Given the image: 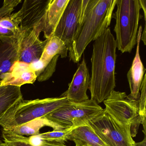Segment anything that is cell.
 I'll list each match as a JSON object with an SVG mask.
<instances>
[{"label": "cell", "mask_w": 146, "mask_h": 146, "mask_svg": "<svg viewBox=\"0 0 146 146\" xmlns=\"http://www.w3.org/2000/svg\"><path fill=\"white\" fill-rule=\"evenodd\" d=\"M0 146H5V143L1 141H0Z\"/></svg>", "instance_id": "obj_27"}, {"label": "cell", "mask_w": 146, "mask_h": 146, "mask_svg": "<svg viewBox=\"0 0 146 146\" xmlns=\"http://www.w3.org/2000/svg\"><path fill=\"white\" fill-rule=\"evenodd\" d=\"M106 111L120 123L131 125L146 121L139 115V101L131 99L125 92L113 90L103 102Z\"/></svg>", "instance_id": "obj_7"}, {"label": "cell", "mask_w": 146, "mask_h": 146, "mask_svg": "<svg viewBox=\"0 0 146 146\" xmlns=\"http://www.w3.org/2000/svg\"><path fill=\"white\" fill-rule=\"evenodd\" d=\"M68 52V48L64 42L58 37L53 36L48 39L38 61L46 67L56 55H59L62 58H66Z\"/></svg>", "instance_id": "obj_18"}, {"label": "cell", "mask_w": 146, "mask_h": 146, "mask_svg": "<svg viewBox=\"0 0 146 146\" xmlns=\"http://www.w3.org/2000/svg\"><path fill=\"white\" fill-rule=\"evenodd\" d=\"M90 82V76L84 57L73 76L69 88L61 96L72 103H80L89 100L87 94Z\"/></svg>", "instance_id": "obj_11"}, {"label": "cell", "mask_w": 146, "mask_h": 146, "mask_svg": "<svg viewBox=\"0 0 146 146\" xmlns=\"http://www.w3.org/2000/svg\"><path fill=\"white\" fill-rule=\"evenodd\" d=\"M135 146H146V137L144 136V139L140 142L135 143Z\"/></svg>", "instance_id": "obj_25"}, {"label": "cell", "mask_w": 146, "mask_h": 146, "mask_svg": "<svg viewBox=\"0 0 146 146\" xmlns=\"http://www.w3.org/2000/svg\"><path fill=\"white\" fill-rule=\"evenodd\" d=\"M104 109L93 100L80 103H70L47 114L44 117L53 130H72L88 125L90 120L101 113Z\"/></svg>", "instance_id": "obj_5"}, {"label": "cell", "mask_w": 146, "mask_h": 146, "mask_svg": "<svg viewBox=\"0 0 146 146\" xmlns=\"http://www.w3.org/2000/svg\"><path fill=\"white\" fill-rule=\"evenodd\" d=\"M42 32V25L32 29L21 31L18 38L19 61L30 64L40 58L48 39L42 41L40 35Z\"/></svg>", "instance_id": "obj_9"}, {"label": "cell", "mask_w": 146, "mask_h": 146, "mask_svg": "<svg viewBox=\"0 0 146 146\" xmlns=\"http://www.w3.org/2000/svg\"><path fill=\"white\" fill-rule=\"evenodd\" d=\"M22 99L21 87L8 86L5 93L0 97V119Z\"/></svg>", "instance_id": "obj_19"}, {"label": "cell", "mask_w": 146, "mask_h": 146, "mask_svg": "<svg viewBox=\"0 0 146 146\" xmlns=\"http://www.w3.org/2000/svg\"><path fill=\"white\" fill-rule=\"evenodd\" d=\"M8 86H1L0 84V97L3 95L7 90Z\"/></svg>", "instance_id": "obj_26"}, {"label": "cell", "mask_w": 146, "mask_h": 146, "mask_svg": "<svg viewBox=\"0 0 146 146\" xmlns=\"http://www.w3.org/2000/svg\"><path fill=\"white\" fill-rule=\"evenodd\" d=\"M20 0H5L0 8V37L18 38L21 34L17 13H13Z\"/></svg>", "instance_id": "obj_12"}, {"label": "cell", "mask_w": 146, "mask_h": 146, "mask_svg": "<svg viewBox=\"0 0 146 146\" xmlns=\"http://www.w3.org/2000/svg\"><path fill=\"white\" fill-rule=\"evenodd\" d=\"M66 139L74 142L76 146H107L88 125L72 130Z\"/></svg>", "instance_id": "obj_17"}, {"label": "cell", "mask_w": 146, "mask_h": 146, "mask_svg": "<svg viewBox=\"0 0 146 146\" xmlns=\"http://www.w3.org/2000/svg\"><path fill=\"white\" fill-rule=\"evenodd\" d=\"M88 125L107 146H135L130 125L120 123L104 109Z\"/></svg>", "instance_id": "obj_6"}, {"label": "cell", "mask_w": 146, "mask_h": 146, "mask_svg": "<svg viewBox=\"0 0 146 146\" xmlns=\"http://www.w3.org/2000/svg\"><path fill=\"white\" fill-rule=\"evenodd\" d=\"M115 14L117 48L122 53L131 52L137 44L141 9L140 0H117Z\"/></svg>", "instance_id": "obj_4"}, {"label": "cell", "mask_w": 146, "mask_h": 146, "mask_svg": "<svg viewBox=\"0 0 146 146\" xmlns=\"http://www.w3.org/2000/svg\"><path fill=\"white\" fill-rule=\"evenodd\" d=\"M59 56L58 55L55 56L37 77L36 79L39 82L47 81L52 77L56 70L57 62Z\"/></svg>", "instance_id": "obj_23"}, {"label": "cell", "mask_w": 146, "mask_h": 146, "mask_svg": "<svg viewBox=\"0 0 146 146\" xmlns=\"http://www.w3.org/2000/svg\"><path fill=\"white\" fill-rule=\"evenodd\" d=\"M117 42L108 28L93 43L91 76L88 89L97 104L106 100L116 87Z\"/></svg>", "instance_id": "obj_1"}, {"label": "cell", "mask_w": 146, "mask_h": 146, "mask_svg": "<svg viewBox=\"0 0 146 146\" xmlns=\"http://www.w3.org/2000/svg\"><path fill=\"white\" fill-rule=\"evenodd\" d=\"M18 61V38L0 37V84Z\"/></svg>", "instance_id": "obj_14"}, {"label": "cell", "mask_w": 146, "mask_h": 146, "mask_svg": "<svg viewBox=\"0 0 146 146\" xmlns=\"http://www.w3.org/2000/svg\"><path fill=\"white\" fill-rule=\"evenodd\" d=\"M50 0H25L17 12L22 31L42 25Z\"/></svg>", "instance_id": "obj_10"}, {"label": "cell", "mask_w": 146, "mask_h": 146, "mask_svg": "<svg viewBox=\"0 0 146 146\" xmlns=\"http://www.w3.org/2000/svg\"><path fill=\"white\" fill-rule=\"evenodd\" d=\"M146 74L144 75L141 85V94L139 98V115L143 119H146Z\"/></svg>", "instance_id": "obj_24"}, {"label": "cell", "mask_w": 146, "mask_h": 146, "mask_svg": "<svg viewBox=\"0 0 146 146\" xmlns=\"http://www.w3.org/2000/svg\"><path fill=\"white\" fill-rule=\"evenodd\" d=\"M142 31V28L141 26H140L137 33L135 55L127 75L131 91L130 94L128 96L131 99L135 100H139L140 98V89L146 71L141 60L139 53Z\"/></svg>", "instance_id": "obj_13"}, {"label": "cell", "mask_w": 146, "mask_h": 146, "mask_svg": "<svg viewBox=\"0 0 146 146\" xmlns=\"http://www.w3.org/2000/svg\"><path fill=\"white\" fill-rule=\"evenodd\" d=\"M2 135L5 146H33L29 142L28 137L24 136L19 135L10 131L3 129ZM40 146H69L63 143L52 142L43 140Z\"/></svg>", "instance_id": "obj_21"}, {"label": "cell", "mask_w": 146, "mask_h": 146, "mask_svg": "<svg viewBox=\"0 0 146 146\" xmlns=\"http://www.w3.org/2000/svg\"><path fill=\"white\" fill-rule=\"evenodd\" d=\"M88 0H69L53 36L61 39L70 52Z\"/></svg>", "instance_id": "obj_8"}, {"label": "cell", "mask_w": 146, "mask_h": 146, "mask_svg": "<svg viewBox=\"0 0 146 146\" xmlns=\"http://www.w3.org/2000/svg\"><path fill=\"white\" fill-rule=\"evenodd\" d=\"M117 0H88L69 52L70 60L78 63L87 46L109 28Z\"/></svg>", "instance_id": "obj_2"}, {"label": "cell", "mask_w": 146, "mask_h": 146, "mask_svg": "<svg viewBox=\"0 0 146 146\" xmlns=\"http://www.w3.org/2000/svg\"><path fill=\"white\" fill-rule=\"evenodd\" d=\"M70 103L66 97L25 100L22 99L0 119L3 129H11L36 119L43 117L56 109Z\"/></svg>", "instance_id": "obj_3"}, {"label": "cell", "mask_w": 146, "mask_h": 146, "mask_svg": "<svg viewBox=\"0 0 146 146\" xmlns=\"http://www.w3.org/2000/svg\"><path fill=\"white\" fill-rule=\"evenodd\" d=\"M71 131V130L70 129L53 130L52 131L40 133L38 135L45 141L65 144V142L67 141L66 135Z\"/></svg>", "instance_id": "obj_22"}, {"label": "cell", "mask_w": 146, "mask_h": 146, "mask_svg": "<svg viewBox=\"0 0 146 146\" xmlns=\"http://www.w3.org/2000/svg\"><path fill=\"white\" fill-rule=\"evenodd\" d=\"M45 126H49V124L47 120L43 117L36 119L8 130L19 135L31 136L40 134V130Z\"/></svg>", "instance_id": "obj_20"}, {"label": "cell", "mask_w": 146, "mask_h": 146, "mask_svg": "<svg viewBox=\"0 0 146 146\" xmlns=\"http://www.w3.org/2000/svg\"><path fill=\"white\" fill-rule=\"evenodd\" d=\"M36 78L35 72L30 64L18 61L14 64L11 72L1 83V86L21 87L24 84L34 83Z\"/></svg>", "instance_id": "obj_15"}, {"label": "cell", "mask_w": 146, "mask_h": 146, "mask_svg": "<svg viewBox=\"0 0 146 146\" xmlns=\"http://www.w3.org/2000/svg\"><path fill=\"white\" fill-rule=\"evenodd\" d=\"M69 1V0H50L42 25V32L46 39L53 36Z\"/></svg>", "instance_id": "obj_16"}]
</instances>
